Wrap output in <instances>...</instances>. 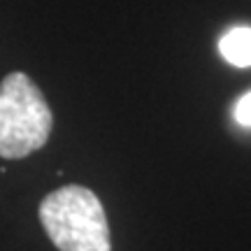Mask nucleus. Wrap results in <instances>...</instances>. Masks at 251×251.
<instances>
[{
    "instance_id": "nucleus-1",
    "label": "nucleus",
    "mask_w": 251,
    "mask_h": 251,
    "mask_svg": "<svg viewBox=\"0 0 251 251\" xmlns=\"http://www.w3.org/2000/svg\"><path fill=\"white\" fill-rule=\"evenodd\" d=\"M40 221L58 251H112L102 202L86 186L70 184L49 193Z\"/></svg>"
},
{
    "instance_id": "nucleus-2",
    "label": "nucleus",
    "mask_w": 251,
    "mask_h": 251,
    "mask_svg": "<svg viewBox=\"0 0 251 251\" xmlns=\"http://www.w3.org/2000/svg\"><path fill=\"white\" fill-rule=\"evenodd\" d=\"M54 117L42 91L26 72H9L0 81V156L17 161L42 149Z\"/></svg>"
},
{
    "instance_id": "nucleus-3",
    "label": "nucleus",
    "mask_w": 251,
    "mask_h": 251,
    "mask_svg": "<svg viewBox=\"0 0 251 251\" xmlns=\"http://www.w3.org/2000/svg\"><path fill=\"white\" fill-rule=\"evenodd\" d=\"M219 51L235 68H249L251 65V28H233V30H228L221 37V42H219Z\"/></svg>"
},
{
    "instance_id": "nucleus-4",
    "label": "nucleus",
    "mask_w": 251,
    "mask_h": 251,
    "mask_svg": "<svg viewBox=\"0 0 251 251\" xmlns=\"http://www.w3.org/2000/svg\"><path fill=\"white\" fill-rule=\"evenodd\" d=\"M235 121L244 128H251V91L249 93H244L242 98L235 102Z\"/></svg>"
}]
</instances>
